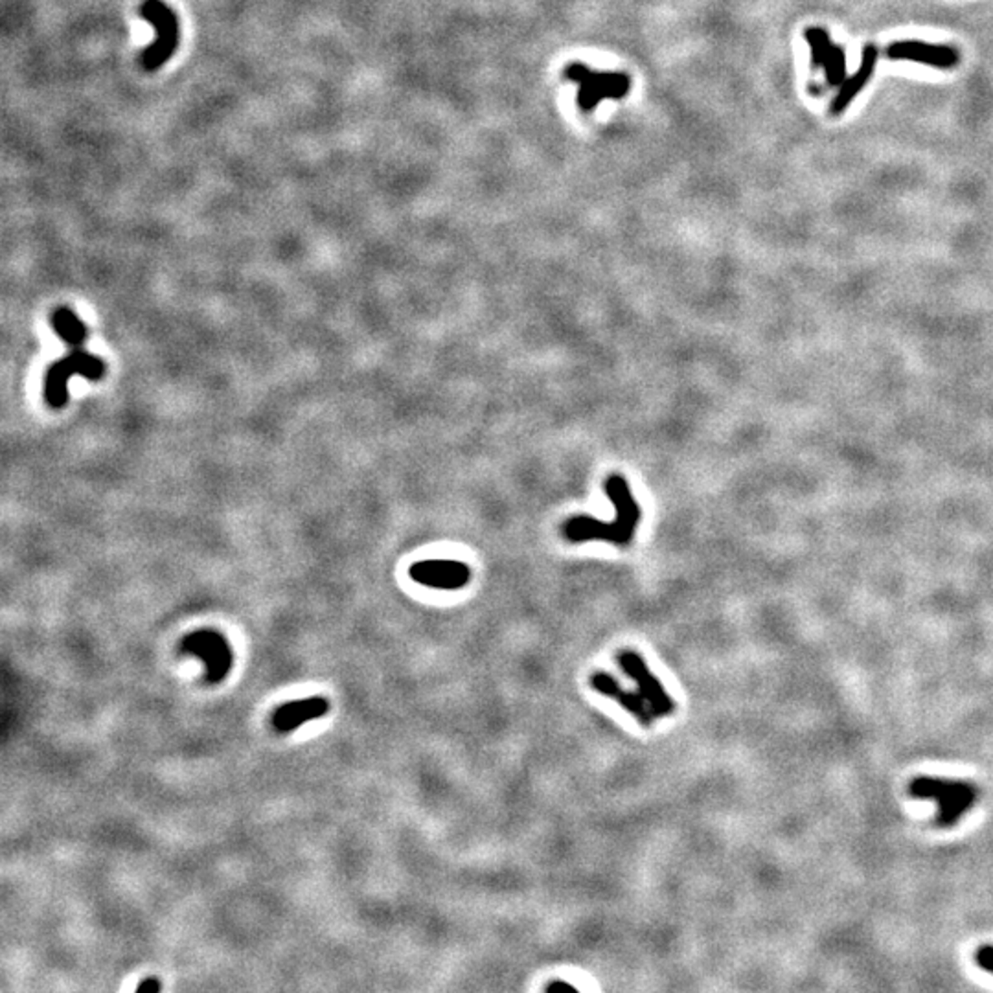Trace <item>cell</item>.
<instances>
[{"mask_svg": "<svg viewBox=\"0 0 993 993\" xmlns=\"http://www.w3.org/2000/svg\"><path fill=\"white\" fill-rule=\"evenodd\" d=\"M409 576L416 583L431 587V589L456 591L470 583L472 569L462 561L425 560V561H416L409 569Z\"/></svg>", "mask_w": 993, "mask_h": 993, "instance_id": "7", "label": "cell"}, {"mask_svg": "<svg viewBox=\"0 0 993 993\" xmlns=\"http://www.w3.org/2000/svg\"><path fill=\"white\" fill-rule=\"evenodd\" d=\"M826 80L831 87H841L847 80V54L843 46L833 45L828 55V61L824 65Z\"/></svg>", "mask_w": 993, "mask_h": 993, "instance_id": "13", "label": "cell"}, {"mask_svg": "<svg viewBox=\"0 0 993 993\" xmlns=\"http://www.w3.org/2000/svg\"><path fill=\"white\" fill-rule=\"evenodd\" d=\"M545 989H547V991H554V989H576V988H574L572 984H569V982H560V980H556V982L547 984ZM576 991H578V989H576Z\"/></svg>", "mask_w": 993, "mask_h": 993, "instance_id": "17", "label": "cell"}, {"mask_svg": "<svg viewBox=\"0 0 993 993\" xmlns=\"http://www.w3.org/2000/svg\"><path fill=\"white\" fill-rule=\"evenodd\" d=\"M876 65H878V48L872 45H867L863 50V59L858 72L849 75V78L843 82V85L839 87V93L835 94L831 102L829 111L833 114H841L858 98V94L869 85V82L874 75Z\"/></svg>", "mask_w": 993, "mask_h": 993, "instance_id": "11", "label": "cell"}, {"mask_svg": "<svg viewBox=\"0 0 993 993\" xmlns=\"http://www.w3.org/2000/svg\"><path fill=\"white\" fill-rule=\"evenodd\" d=\"M50 324H52L55 335L65 344H68L72 350L74 348H82L85 344V341L89 339L87 326L80 321V317L75 315L70 308H66V305H61V308L54 310V313L50 317Z\"/></svg>", "mask_w": 993, "mask_h": 993, "instance_id": "12", "label": "cell"}, {"mask_svg": "<svg viewBox=\"0 0 993 993\" xmlns=\"http://www.w3.org/2000/svg\"><path fill=\"white\" fill-rule=\"evenodd\" d=\"M975 962L980 969L993 975V946H980L975 951Z\"/></svg>", "mask_w": 993, "mask_h": 993, "instance_id": "15", "label": "cell"}, {"mask_svg": "<svg viewBox=\"0 0 993 993\" xmlns=\"http://www.w3.org/2000/svg\"><path fill=\"white\" fill-rule=\"evenodd\" d=\"M161 988H163V984L159 982V978L149 977V978L142 980V982L136 986V991H144V989H147V991H159Z\"/></svg>", "mask_w": 993, "mask_h": 993, "instance_id": "16", "label": "cell"}, {"mask_svg": "<svg viewBox=\"0 0 993 993\" xmlns=\"http://www.w3.org/2000/svg\"><path fill=\"white\" fill-rule=\"evenodd\" d=\"M887 57L894 61L922 63L933 68H953L958 65V52L946 45H931L924 41H896L887 48Z\"/></svg>", "mask_w": 993, "mask_h": 993, "instance_id": "9", "label": "cell"}, {"mask_svg": "<svg viewBox=\"0 0 993 993\" xmlns=\"http://www.w3.org/2000/svg\"><path fill=\"white\" fill-rule=\"evenodd\" d=\"M909 795L914 799H935L938 806L935 819L937 826L951 828L973 808L978 791L973 784L964 780L919 777L909 784Z\"/></svg>", "mask_w": 993, "mask_h": 993, "instance_id": "2", "label": "cell"}, {"mask_svg": "<svg viewBox=\"0 0 993 993\" xmlns=\"http://www.w3.org/2000/svg\"><path fill=\"white\" fill-rule=\"evenodd\" d=\"M565 75L578 85V105L583 113H592L605 100H622L631 87L626 74L594 70L583 63H571Z\"/></svg>", "mask_w": 993, "mask_h": 993, "instance_id": "4", "label": "cell"}, {"mask_svg": "<svg viewBox=\"0 0 993 993\" xmlns=\"http://www.w3.org/2000/svg\"><path fill=\"white\" fill-rule=\"evenodd\" d=\"M617 662L621 664L624 673L639 684V692L648 701L655 718H666L675 712V701L666 692L662 682L651 673L640 653L633 650H622L617 655Z\"/></svg>", "mask_w": 993, "mask_h": 993, "instance_id": "6", "label": "cell"}, {"mask_svg": "<svg viewBox=\"0 0 993 993\" xmlns=\"http://www.w3.org/2000/svg\"><path fill=\"white\" fill-rule=\"evenodd\" d=\"M107 373V364L98 355L74 348L65 357L52 362L45 373L43 394L50 409H63L68 402V381L72 375H82L89 381H102Z\"/></svg>", "mask_w": 993, "mask_h": 993, "instance_id": "3", "label": "cell"}, {"mask_svg": "<svg viewBox=\"0 0 993 993\" xmlns=\"http://www.w3.org/2000/svg\"><path fill=\"white\" fill-rule=\"evenodd\" d=\"M605 493L615 506L613 521H598L591 515H574L563 524V536L571 543L605 541L617 547H630L640 522V506L622 475L605 481Z\"/></svg>", "mask_w": 993, "mask_h": 993, "instance_id": "1", "label": "cell"}, {"mask_svg": "<svg viewBox=\"0 0 993 993\" xmlns=\"http://www.w3.org/2000/svg\"><path fill=\"white\" fill-rule=\"evenodd\" d=\"M591 689L594 692H598L600 696H605V698H611L613 701H617L624 710H628L644 729H650L653 725V720H655V714L653 710L650 709L648 701L644 700V696L640 692H631V690H626L624 686L611 675V673H605V671H596L591 675Z\"/></svg>", "mask_w": 993, "mask_h": 993, "instance_id": "8", "label": "cell"}, {"mask_svg": "<svg viewBox=\"0 0 993 993\" xmlns=\"http://www.w3.org/2000/svg\"><path fill=\"white\" fill-rule=\"evenodd\" d=\"M330 707H332L330 701L323 696L303 698V700L291 701L278 707L271 718V723L276 732L289 734L296 730L300 725H303L305 721L324 718L330 712Z\"/></svg>", "mask_w": 993, "mask_h": 993, "instance_id": "10", "label": "cell"}, {"mask_svg": "<svg viewBox=\"0 0 993 993\" xmlns=\"http://www.w3.org/2000/svg\"><path fill=\"white\" fill-rule=\"evenodd\" d=\"M181 651L186 655H194L204 662V679L210 684L224 680L228 671L233 670V650L228 646L226 639L213 630H199L186 635L181 642Z\"/></svg>", "mask_w": 993, "mask_h": 993, "instance_id": "5", "label": "cell"}, {"mask_svg": "<svg viewBox=\"0 0 993 993\" xmlns=\"http://www.w3.org/2000/svg\"><path fill=\"white\" fill-rule=\"evenodd\" d=\"M808 45H809V50H811V63L815 68H824L826 61H828V55H829V50H831V41L826 34V30L822 28H809L806 30L804 34Z\"/></svg>", "mask_w": 993, "mask_h": 993, "instance_id": "14", "label": "cell"}]
</instances>
